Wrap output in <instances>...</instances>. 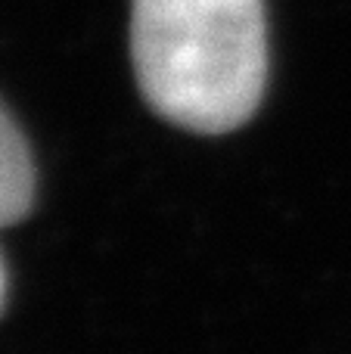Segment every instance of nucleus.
<instances>
[{
	"label": "nucleus",
	"instance_id": "f257e3e1",
	"mask_svg": "<svg viewBox=\"0 0 351 354\" xmlns=\"http://www.w3.org/2000/svg\"><path fill=\"white\" fill-rule=\"evenodd\" d=\"M131 56L155 115L193 134H227L267 84L265 0H134Z\"/></svg>",
	"mask_w": 351,
	"mask_h": 354
},
{
	"label": "nucleus",
	"instance_id": "f03ea898",
	"mask_svg": "<svg viewBox=\"0 0 351 354\" xmlns=\"http://www.w3.org/2000/svg\"><path fill=\"white\" fill-rule=\"evenodd\" d=\"M35 162L22 131L0 106V227H10L31 212Z\"/></svg>",
	"mask_w": 351,
	"mask_h": 354
},
{
	"label": "nucleus",
	"instance_id": "7ed1b4c3",
	"mask_svg": "<svg viewBox=\"0 0 351 354\" xmlns=\"http://www.w3.org/2000/svg\"><path fill=\"white\" fill-rule=\"evenodd\" d=\"M3 299H6V268L0 261V311H3Z\"/></svg>",
	"mask_w": 351,
	"mask_h": 354
}]
</instances>
